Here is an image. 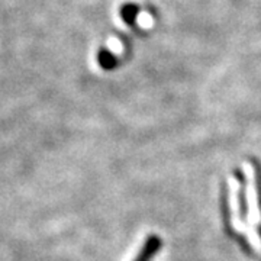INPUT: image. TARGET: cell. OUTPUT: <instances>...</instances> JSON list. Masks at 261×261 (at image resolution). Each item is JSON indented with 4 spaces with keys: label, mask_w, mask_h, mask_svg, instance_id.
<instances>
[{
    "label": "cell",
    "mask_w": 261,
    "mask_h": 261,
    "mask_svg": "<svg viewBox=\"0 0 261 261\" xmlns=\"http://www.w3.org/2000/svg\"><path fill=\"white\" fill-rule=\"evenodd\" d=\"M109 47H111V51H112L113 54H121L122 53V44L118 39H111L109 41Z\"/></svg>",
    "instance_id": "obj_4"
},
{
    "label": "cell",
    "mask_w": 261,
    "mask_h": 261,
    "mask_svg": "<svg viewBox=\"0 0 261 261\" xmlns=\"http://www.w3.org/2000/svg\"><path fill=\"white\" fill-rule=\"evenodd\" d=\"M99 63H100L103 68H112L116 61H115V58L109 53H100L99 54Z\"/></svg>",
    "instance_id": "obj_2"
},
{
    "label": "cell",
    "mask_w": 261,
    "mask_h": 261,
    "mask_svg": "<svg viewBox=\"0 0 261 261\" xmlns=\"http://www.w3.org/2000/svg\"><path fill=\"white\" fill-rule=\"evenodd\" d=\"M137 10H135V8H132V6H128V8H125L123 9V18H125V20H128V22H130L132 19H135L137 18Z\"/></svg>",
    "instance_id": "obj_3"
},
{
    "label": "cell",
    "mask_w": 261,
    "mask_h": 261,
    "mask_svg": "<svg viewBox=\"0 0 261 261\" xmlns=\"http://www.w3.org/2000/svg\"><path fill=\"white\" fill-rule=\"evenodd\" d=\"M135 20H137V25L142 29L152 28V25H154V18L149 15L148 12H138Z\"/></svg>",
    "instance_id": "obj_1"
}]
</instances>
